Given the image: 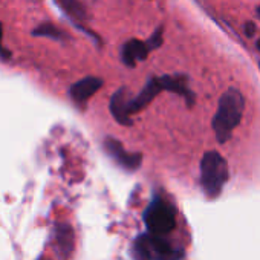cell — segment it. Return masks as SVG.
Wrapping results in <instances>:
<instances>
[{"label": "cell", "instance_id": "1", "mask_svg": "<svg viewBox=\"0 0 260 260\" xmlns=\"http://www.w3.org/2000/svg\"><path fill=\"white\" fill-rule=\"evenodd\" d=\"M243 110L245 98L237 89L230 87L222 93V96L219 98L217 110L211 121L216 138L220 144L226 143L231 138L234 128L240 124Z\"/></svg>", "mask_w": 260, "mask_h": 260}, {"label": "cell", "instance_id": "2", "mask_svg": "<svg viewBox=\"0 0 260 260\" xmlns=\"http://www.w3.org/2000/svg\"><path fill=\"white\" fill-rule=\"evenodd\" d=\"M230 176L226 159L217 152H207L201 161V185L208 198H217Z\"/></svg>", "mask_w": 260, "mask_h": 260}, {"label": "cell", "instance_id": "3", "mask_svg": "<svg viewBox=\"0 0 260 260\" xmlns=\"http://www.w3.org/2000/svg\"><path fill=\"white\" fill-rule=\"evenodd\" d=\"M135 251L141 260H181L184 249L173 246L158 234H141L135 240Z\"/></svg>", "mask_w": 260, "mask_h": 260}, {"label": "cell", "instance_id": "4", "mask_svg": "<svg viewBox=\"0 0 260 260\" xmlns=\"http://www.w3.org/2000/svg\"><path fill=\"white\" fill-rule=\"evenodd\" d=\"M144 223L152 234H169L176 226V210L167 201L156 198L144 211Z\"/></svg>", "mask_w": 260, "mask_h": 260}, {"label": "cell", "instance_id": "5", "mask_svg": "<svg viewBox=\"0 0 260 260\" xmlns=\"http://www.w3.org/2000/svg\"><path fill=\"white\" fill-rule=\"evenodd\" d=\"M104 150L107 152V155L110 158H113V161L121 166L125 170H137L141 166L143 156L141 153H128L119 141H116L115 138H106L104 140Z\"/></svg>", "mask_w": 260, "mask_h": 260}, {"label": "cell", "instance_id": "6", "mask_svg": "<svg viewBox=\"0 0 260 260\" xmlns=\"http://www.w3.org/2000/svg\"><path fill=\"white\" fill-rule=\"evenodd\" d=\"M130 98L128 90L125 87H119L112 96H110V113L112 116L116 119V122H119L121 125H132V118H130Z\"/></svg>", "mask_w": 260, "mask_h": 260}, {"label": "cell", "instance_id": "7", "mask_svg": "<svg viewBox=\"0 0 260 260\" xmlns=\"http://www.w3.org/2000/svg\"><path fill=\"white\" fill-rule=\"evenodd\" d=\"M103 86V80L98 77H86L77 83H74L69 89V95L75 104H84L89 101L90 96H93Z\"/></svg>", "mask_w": 260, "mask_h": 260}, {"label": "cell", "instance_id": "8", "mask_svg": "<svg viewBox=\"0 0 260 260\" xmlns=\"http://www.w3.org/2000/svg\"><path fill=\"white\" fill-rule=\"evenodd\" d=\"M164 89H162V84H161V80L159 78H156V77H150L149 80H147V83H146V86L141 89V92L135 96V98H132V101H130V113H138V112H141L144 107H147L152 101H153V98L159 93V92H162Z\"/></svg>", "mask_w": 260, "mask_h": 260}, {"label": "cell", "instance_id": "9", "mask_svg": "<svg viewBox=\"0 0 260 260\" xmlns=\"http://www.w3.org/2000/svg\"><path fill=\"white\" fill-rule=\"evenodd\" d=\"M149 46L146 42L141 40H128L122 45L121 48V60L125 66L128 68H135L138 61H144L149 57Z\"/></svg>", "mask_w": 260, "mask_h": 260}, {"label": "cell", "instance_id": "10", "mask_svg": "<svg viewBox=\"0 0 260 260\" xmlns=\"http://www.w3.org/2000/svg\"><path fill=\"white\" fill-rule=\"evenodd\" d=\"M161 80V84H162V89L164 90H170V92H175L181 96L185 98V101L188 103V106H191L194 103V92L188 87V77L187 75H164L159 78Z\"/></svg>", "mask_w": 260, "mask_h": 260}, {"label": "cell", "instance_id": "11", "mask_svg": "<svg viewBox=\"0 0 260 260\" xmlns=\"http://www.w3.org/2000/svg\"><path fill=\"white\" fill-rule=\"evenodd\" d=\"M55 4L74 20H86L87 13L80 0H55Z\"/></svg>", "mask_w": 260, "mask_h": 260}, {"label": "cell", "instance_id": "12", "mask_svg": "<svg viewBox=\"0 0 260 260\" xmlns=\"http://www.w3.org/2000/svg\"><path fill=\"white\" fill-rule=\"evenodd\" d=\"M32 36H36V37H46V39H51V40H64L66 39V34L63 31H60L57 26H54L52 23H42V25H39L32 31Z\"/></svg>", "mask_w": 260, "mask_h": 260}, {"label": "cell", "instance_id": "13", "mask_svg": "<svg viewBox=\"0 0 260 260\" xmlns=\"http://www.w3.org/2000/svg\"><path fill=\"white\" fill-rule=\"evenodd\" d=\"M162 32H164V28H162V26H159V28H158L152 36H150V39L146 42L150 51L161 48V45H162Z\"/></svg>", "mask_w": 260, "mask_h": 260}, {"label": "cell", "instance_id": "14", "mask_svg": "<svg viewBox=\"0 0 260 260\" xmlns=\"http://www.w3.org/2000/svg\"><path fill=\"white\" fill-rule=\"evenodd\" d=\"M2 36H4V28H2V23H0V58H2V60H10L11 58V54L2 45Z\"/></svg>", "mask_w": 260, "mask_h": 260}, {"label": "cell", "instance_id": "15", "mask_svg": "<svg viewBox=\"0 0 260 260\" xmlns=\"http://www.w3.org/2000/svg\"><path fill=\"white\" fill-rule=\"evenodd\" d=\"M245 36H246L248 39H251V37L255 36V25H254V23L248 22V23L245 25Z\"/></svg>", "mask_w": 260, "mask_h": 260}, {"label": "cell", "instance_id": "16", "mask_svg": "<svg viewBox=\"0 0 260 260\" xmlns=\"http://www.w3.org/2000/svg\"><path fill=\"white\" fill-rule=\"evenodd\" d=\"M255 46H257V49H258V51H260V39H258V40H257V45H255Z\"/></svg>", "mask_w": 260, "mask_h": 260}, {"label": "cell", "instance_id": "17", "mask_svg": "<svg viewBox=\"0 0 260 260\" xmlns=\"http://www.w3.org/2000/svg\"><path fill=\"white\" fill-rule=\"evenodd\" d=\"M257 17H258V20H260V7L257 8Z\"/></svg>", "mask_w": 260, "mask_h": 260}, {"label": "cell", "instance_id": "18", "mask_svg": "<svg viewBox=\"0 0 260 260\" xmlns=\"http://www.w3.org/2000/svg\"><path fill=\"white\" fill-rule=\"evenodd\" d=\"M40 260H45V258H40Z\"/></svg>", "mask_w": 260, "mask_h": 260}]
</instances>
